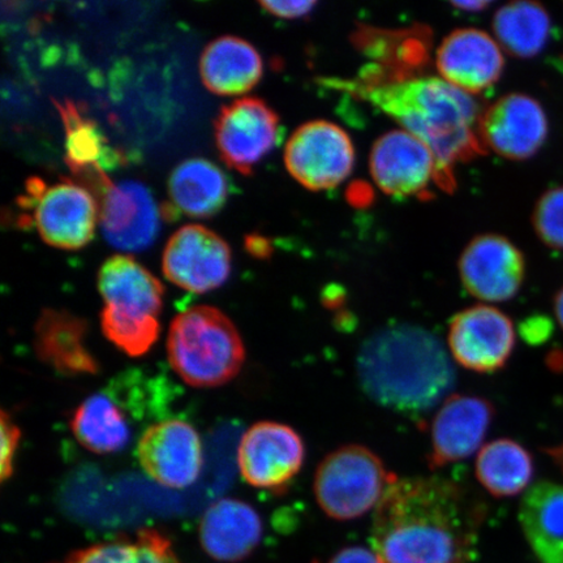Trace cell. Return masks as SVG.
I'll list each match as a JSON object with an SVG mask.
<instances>
[{
  "label": "cell",
  "instance_id": "cell-36",
  "mask_svg": "<svg viewBox=\"0 0 563 563\" xmlns=\"http://www.w3.org/2000/svg\"><path fill=\"white\" fill-rule=\"evenodd\" d=\"M246 245H249L250 252L258 257H264L269 253V246L262 238L252 236L250 241H246Z\"/></svg>",
  "mask_w": 563,
  "mask_h": 563
},
{
  "label": "cell",
  "instance_id": "cell-4",
  "mask_svg": "<svg viewBox=\"0 0 563 563\" xmlns=\"http://www.w3.org/2000/svg\"><path fill=\"white\" fill-rule=\"evenodd\" d=\"M166 350L176 375L197 389L230 383L245 362L244 342L235 323L210 306H195L175 316Z\"/></svg>",
  "mask_w": 563,
  "mask_h": 563
},
{
  "label": "cell",
  "instance_id": "cell-30",
  "mask_svg": "<svg viewBox=\"0 0 563 563\" xmlns=\"http://www.w3.org/2000/svg\"><path fill=\"white\" fill-rule=\"evenodd\" d=\"M101 329L108 340L131 357H140L152 350L161 334L157 317H126L102 309Z\"/></svg>",
  "mask_w": 563,
  "mask_h": 563
},
{
  "label": "cell",
  "instance_id": "cell-28",
  "mask_svg": "<svg viewBox=\"0 0 563 563\" xmlns=\"http://www.w3.org/2000/svg\"><path fill=\"white\" fill-rule=\"evenodd\" d=\"M475 473L478 483L495 497H511L530 485L534 467L530 453L512 440L487 443L478 453Z\"/></svg>",
  "mask_w": 563,
  "mask_h": 563
},
{
  "label": "cell",
  "instance_id": "cell-26",
  "mask_svg": "<svg viewBox=\"0 0 563 563\" xmlns=\"http://www.w3.org/2000/svg\"><path fill=\"white\" fill-rule=\"evenodd\" d=\"M493 32L503 51L516 58L530 59L543 53L552 35V18L533 0L505 4L493 18Z\"/></svg>",
  "mask_w": 563,
  "mask_h": 563
},
{
  "label": "cell",
  "instance_id": "cell-37",
  "mask_svg": "<svg viewBox=\"0 0 563 563\" xmlns=\"http://www.w3.org/2000/svg\"><path fill=\"white\" fill-rule=\"evenodd\" d=\"M455 9L466 12H481L487 9L492 3L481 0V2H453Z\"/></svg>",
  "mask_w": 563,
  "mask_h": 563
},
{
  "label": "cell",
  "instance_id": "cell-31",
  "mask_svg": "<svg viewBox=\"0 0 563 563\" xmlns=\"http://www.w3.org/2000/svg\"><path fill=\"white\" fill-rule=\"evenodd\" d=\"M532 227L548 249L563 251V186L541 195L533 209Z\"/></svg>",
  "mask_w": 563,
  "mask_h": 563
},
{
  "label": "cell",
  "instance_id": "cell-17",
  "mask_svg": "<svg viewBox=\"0 0 563 563\" xmlns=\"http://www.w3.org/2000/svg\"><path fill=\"white\" fill-rule=\"evenodd\" d=\"M102 235L122 251H143L158 234V210L153 197L139 181L109 183L102 189Z\"/></svg>",
  "mask_w": 563,
  "mask_h": 563
},
{
  "label": "cell",
  "instance_id": "cell-39",
  "mask_svg": "<svg viewBox=\"0 0 563 563\" xmlns=\"http://www.w3.org/2000/svg\"><path fill=\"white\" fill-rule=\"evenodd\" d=\"M551 455L554 457V461L560 464L563 471V445L561 448L551 450Z\"/></svg>",
  "mask_w": 563,
  "mask_h": 563
},
{
  "label": "cell",
  "instance_id": "cell-34",
  "mask_svg": "<svg viewBox=\"0 0 563 563\" xmlns=\"http://www.w3.org/2000/svg\"><path fill=\"white\" fill-rule=\"evenodd\" d=\"M329 563H379L375 552L361 547L343 549Z\"/></svg>",
  "mask_w": 563,
  "mask_h": 563
},
{
  "label": "cell",
  "instance_id": "cell-14",
  "mask_svg": "<svg viewBox=\"0 0 563 563\" xmlns=\"http://www.w3.org/2000/svg\"><path fill=\"white\" fill-rule=\"evenodd\" d=\"M460 276L474 298L488 302L516 297L526 277L522 251L508 238L478 235L468 243L460 258Z\"/></svg>",
  "mask_w": 563,
  "mask_h": 563
},
{
  "label": "cell",
  "instance_id": "cell-27",
  "mask_svg": "<svg viewBox=\"0 0 563 563\" xmlns=\"http://www.w3.org/2000/svg\"><path fill=\"white\" fill-rule=\"evenodd\" d=\"M66 131V164L76 175L91 176L102 189L110 179L106 170L115 165L117 154L106 144L97 125L70 101L55 102Z\"/></svg>",
  "mask_w": 563,
  "mask_h": 563
},
{
  "label": "cell",
  "instance_id": "cell-6",
  "mask_svg": "<svg viewBox=\"0 0 563 563\" xmlns=\"http://www.w3.org/2000/svg\"><path fill=\"white\" fill-rule=\"evenodd\" d=\"M21 206L32 209V222L42 241L60 250H80L93 238L97 207L87 189L69 180L47 186L40 178L26 181Z\"/></svg>",
  "mask_w": 563,
  "mask_h": 563
},
{
  "label": "cell",
  "instance_id": "cell-11",
  "mask_svg": "<svg viewBox=\"0 0 563 563\" xmlns=\"http://www.w3.org/2000/svg\"><path fill=\"white\" fill-rule=\"evenodd\" d=\"M162 271L172 284L183 290L206 294L228 280L231 251L216 232L200 224H187L168 241Z\"/></svg>",
  "mask_w": 563,
  "mask_h": 563
},
{
  "label": "cell",
  "instance_id": "cell-15",
  "mask_svg": "<svg viewBox=\"0 0 563 563\" xmlns=\"http://www.w3.org/2000/svg\"><path fill=\"white\" fill-rule=\"evenodd\" d=\"M369 168L377 187L390 196L427 195L432 181L439 185L434 154L405 130H394L377 139L372 147Z\"/></svg>",
  "mask_w": 563,
  "mask_h": 563
},
{
  "label": "cell",
  "instance_id": "cell-29",
  "mask_svg": "<svg viewBox=\"0 0 563 563\" xmlns=\"http://www.w3.org/2000/svg\"><path fill=\"white\" fill-rule=\"evenodd\" d=\"M65 563H181L170 541L154 530H143L135 539L108 541L76 552Z\"/></svg>",
  "mask_w": 563,
  "mask_h": 563
},
{
  "label": "cell",
  "instance_id": "cell-7",
  "mask_svg": "<svg viewBox=\"0 0 563 563\" xmlns=\"http://www.w3.org/2000/svg\"><path fill=\"white\" fill-rule=\"evenodd\" d=\"M285 165L302 187L327 191L349 178L355 165V147L340 125L312 121L300 125L287 141Z\"/></svg>",
  "mask_w": 563,
  "mask_h": 563
},
{
  "label": "cell",
  "instance_id": "cell-24",
  "mask_svg": "<svg viewBox=\"0 0 563 563\" xmlns=\"http://www.w3.org/2000/svg\"><path fill=\"white\" fill-rule=\"evenodd\" d=\"M168 195L176 209L192 218H208L228 200L227 175L211 162L191 158L181 162L168 179Z\"/></svg>",
  "mask_w": 563,
  "mask_h": 563
},
{
  "label": "cell",
  "instance_id": "cell-5",
  "mask_svg": "<svg viewBox=\"0 0 563 563\" xmlns=\"http://www.w3.org/2000/svg\"><path fill=\"white\" fill-rule=\"evenodd\" d=\"M372 450L349 445L330 453L317 467L313 492L323 512L335 520L361 518L377 508L397 481Z\"/></svg>",
  "mask_w": 563,
  "mask_h": 563
},
{
  "label": "cell",
  "instance_id": "cell-20",
  "mask_svg": "<svg viewBox=\"0 0 563 563\" xmlns=\"http://www.w3.org/2000/svg\"><path fill=\"white\" fill-rule=\"evenodd\" d=\"M103 309L126 317H157L165 288L153 274L130 256L115 255L102 264L97 277Z\"/></svg>",
  "mask_w": 563,
  "mask_h": 563
},
{
  "label": "cell",
  "instance_id": "cell-18",
  "mask_svg": "<svg viewBox=\"0 0 563 563\" xmlns=\"http://www.w3.org/2000/svg\"><path fill=\"white\" fill-rule=\"evenodd\" d=\"M493 417L495 408L485 398H448L432 422L429 466L441 468L467 460L481 448Z\"/></svg>",
  "mask_w": 563,
  "mask_h": 563
},
{
  "label": "cell",
  "instance_id": "cell-23",
  "mask_svg": "<svg viewBox=\"0 0 563 563\" xmlns=\"http://www.w3.org/2000/svg\"><path fill=\"white\" fill-rule=\"evenodd\" d=\"M519 520L541 563H563V485L539 483L526 493Z\"/></svg>",
  "mask_w": 563,
  "mask_h": 563
},
{
  "label": "cell",
  "instance_id": "cell-25",
  "mask_svg": "<svg viewBox=\"0 0 563 563\" xmlns=\"http://www.w3.org/2000/svg\"><path fill=\"white\" fill-rule=\"evenodd\" d=\"M70 431L84 449L96 454L122 452L131 440V427L122 408L106 393L88 397L76 408Z\"/></svg>",
  "mask_w": 563,
  "mask_h": 563
},
{
  "label": "cell",
  "instance_id": "cell-38",
  "mask_svg": "<svg viewBox=\"0 0 563 563\" xmlns=\"http://www.w3.org/2000/svg\"><path fill=\"white\" fill-rule=\"evenodd\" d=\"M554 312H555V317H558L561 328L563 329V287L558 292V295H555Z\"/></svg>",
  "mask_w": 563,
  "mask_h": 563
},
{
  "label": "cell",
  "instance_id": "cell-33",
  "mask_svg": "<svg viewBox=\"0 0 563 563\" xmlns=\"http://www.w3.org/2000/svg\"><path fill=\"white\" fill-rule=\"evenodd\" d=\"M260 5L280 19H300L311 13L316 2H262Z\"/></svg>",
  "mask_w": 563,
  "mask_h": 563
},
{
  "label": "cell",
  "instance_id": "cell-16",
  "mask_svg": "<svg viewBox=\"0 0 563 563\" xmlns=\"http://www.w3.org/2000/svg\"><path fill=\"white\" fill-rule=\"evenodd\" d=\"M435 63L443 80L468 95L495 86L505 69L503 47L490 34L475 27H462L446 35Z\"/></svg>",
  "mask_w": 563,
  "mask_h": 563
},
{
  "label": "cell",
  "instance_id": "cell-9",
  "mask_svg": "<svg viewBox=\"0 0 563 563\" xmlns=\"http://www.w3.org/2000/svg\"><path fill=\"white\" fill-rule=\"evenodd\" d=\"M144 473L162 487L186 489L200 477L203 449L200 434L181 419H166L147 427L137 442Z\"/></svg>",
  "mask_w": 563,
  "mask_h": 563
},
{
  "label": "cell",
  "instance_id": "cell-21",
  "mask_svg": "<svg viewBox=\"0 0 563 563\" xmlns=\"http://www.w3.org/2000/svg\"><path fill=\"white\" fill-rule=\"evenodd\" d=\"M88 323L67 311L46 309L34 327L35 354L66 376L96 375L100 364L87 347Z\"/></svg>",
  "mask_w": 563,
  "mask_h": 563
},
{
  "label": "cell",
  "instance_id": "cell-22",
  "mask_svg": "<svg viewBox=\"0 0 563 563\" xmlns=\"http://www.w3.org/2000/svg\"><path fill=\"white\" fill-rule=\"evenodd\" d=\"M203 86L220 96L244 95L263 76V60L255 47L242 38L224 35L206 47L200 59Z\"/></svg>",
  "mask_w": 563,
  "mask_h": 563
},
{
  "label": "cell",
  "instance_id": "cell-13",
  "mask_svg": "<svg viewBox=\"0 0 563 563\" xmlns=\"http://www.w3.org/2000/svg\"><path fill=\"white\" fill-rule=\"evenodd\" d=\"M448 341L454 361L463 368L493 373L508 363L517 338L512 321L499 309L474 306L453 317Z\"/></svg>",
  "mask_w": 563,
  "mask_h": 563
},
{
  "label": "cell",
  "instance_id": "cell-8",
  "mask_svg": "<svg viewBox=\"0 0 563 563\" xmlns=\"http://www.w3.org/2000/svg\"><path fill=\"white\" fill-rule=\"evenodd\" d=\"M305 461V441L294 428L282 422L258 421L246 429L239 443V471L253 488L285 490Z\"/></svg>",
  "mask_w": 563,
  "mask_h": 563
},
{
  "label": "cell",
  "instance_id": "cell-35",
  "mask_svg": "<svg viewBox=\"0 0 563 563\" xmlns=\"http://www.w3.org/2000/svg\"><path fill=\"white\" fill-rule=\"evenodd\" d=\"M522 333L526 340L530 342H541L551 333V322L544 317H531L530 320L523 323Z\"/></svg>",
  "mask_w": 563,
  "mask_h": 563
},
{
  "label": "cell",
  "instance_id": "cell-3",
  "mask_svg": "<svg viewBox=\"0 0 563 563\" xmlns=\"http://www.w3.org/2000/svg\"><path fill=\"white\" fill-rule=\"evenodd\" d=\"M356 364L369 398L411 418L432 410L455 384L453 363L439 338L411 323H393L372 334Z\"/></svg>",
  "mask_w": 563,
  "mask_h": 563
},
{
  "label": "cell",
  "instance_id": "cell-32",
  "mask_svg": "<svg viewBox=\"0 0 563 563\" xmlns=\"http://www.w3.org/2000/svg\"><path fill=\"white\" fill-rule=\"evenodd\" d=\"M0 431H2V454H0V481L9 482L15 473V460L21 441V429L11 415L2 411L0 417Z\"/></svg>",
  "mask_w": 563,
  "mask_h": 563
},
{
  "label": "cell",
  "instance_id": "cell-12",
  "mask_svg": "<svg viewBox=\"0 0 563 563\" xmlns=\"http://www.w3.org/2000/svg\"><path fill=\"white\" fill-rule=\"evenodd\" d=\"M279 118L263 100L241 98L222 108L216 122V141L229 167L251 175L253 167L276 146Z\"/></svg>",
  "mask_w": 563,
  "mask_h": 563
},
{
  "label": "cell",
  "instance_id": "cell-2",
  "mask_svg": "<svg viewBox=\"0 0 563 563\" xmlns=\"http://www.w3.org/2000/svg\"><path fill=\"white\" fill-rule=\"evenodd\" d=\"M350 86L428 145L438 161L439 186L446 191L455 188V165L485 153L478 137L481 106L442 77L411 76Z\"/></svg>",
  "mask_w": 563,
  "mask_h": 563
},
{
  "label": "cell",
  "instance_id": "cell-1",
  "mask_svg": "<svg viewBox=\"0 0 563 563\" xmlns=\"http://www.w3.org/2000/svg\"><path fill=\"white\" fill-rule=\"evenodd\" d=\"M483 514L449 478H397L373 518V552L379 563H468Z\"/></svg>",
  "mask_w": 563,
  "mask_h": 563
},
{
  "label": "cell",
  "instance_id": "cell-19",
  "mask_svg": "<svg viewBox=\"0 0 563 563\" xmlns=\"http://www.w3.org/2000/svg\"><path fill=\"white\" fill-rule=\"evenodd\" d=\"M263 520L250 504L235 498L218 499L200 520L199 539L209 558L235 563L243 561L262 543Z\"/></svg>",
  "mask_w": 563,
  "mask_h": 563
},
{
  "label": "cell",
  "instance_id": "cell-10",
  "mask_svg": "<svg viewBox=\"0 0 563 563\" xmlns=\"http://www.w3.org/2000/svg\"><path fill=\"white\" fill-rule=\"evenodd\" d=\"M483 146L511 161L530 159L543 150L549 137L547 111L537 98L525 93L506 95L478 121Z\"/></svg>",
  "mask_w": 563,
  "mask_h": 563
}]
</instances>
